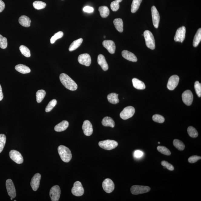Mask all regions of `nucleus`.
Listing matches in <instances>:
<instances>
[{
	"instance_id": "obj_30",
	"label": "nucleus",
	"mask_w": 201,
	"mask_h": 201,
	"mask_svg": "<svg viewBox=\"0 0 201 201\" xmlns=\"http://www.w3.org/2000/svg\"><path fill=\"white\" fill-rule=\"evenodd\" d=\"M98 11L100 13V15L103 18H105L108 17L110 14V10L106 6H101L99 8Z\"/></svg>"
},
{
	"instance_id": "obj_22",
	"label": "nucleus",
	"mask_w": 201,
	"mask_h": 201,
	"mask_svg": "<svg viewBox=\"0 0 201 201\" xmlns=\"http://www.w3.org/2000/svg\"><path fill=\"white\" fill-rule=\"evenodd\" d=\"M69 125L68 121L64 120L56 125L54 127V130L57 132H61L65 130Z\"/></svg>"
},
{
	"instance_id": "obj_1",
	"label": "nucleus",
	"mask_w": 201,
	"mask_h": 201,
	"mask_svg": "<svg viewBox=\"0 0 201 201\" xmlns=\"http://www.w3.org/2000/svg\"><path fill=\"white\" fill-rule=\"evenodd\" d=\"M59 78L61 83L66 88L72 91L77 90V84L67 74H60Z\"/></svg>"
},
{
	"instance_id": "obj_35",
	"label": "nucleus",
	"mask_w": 201,
	"mask_h": 201,
	"mask_svg": "<svg viewBox=\"0 0 201 201\" xmlns=\"http://www.w3.org/2000/svg\"><path fill=\"white\" fill-rule=\"evenodd\" d=\"M187 132L189 137L192 138H196L198 136V133L195 128L189 126L188 128Z\"/></svg>"
},
{
	"instance_id": "obj_41",
	"label": "nucleus",
	"mask_w": 201,
	"mask_h": 201,
	"mask_svg": "<svg viewBox=\"0 0 201 201\" xmlns=\"http://www.w3.org/2000/svg\"><path fill=\"white\" fill-rule=\"evenodd\" d=\"M57 100H56L53 99L52 100L50 101L49 103L48 104V105H47L46 109H45V111L46 112L48 113L50 111H51L52 110L53 108L56 106V105L57 104Z\"/></svg>"
},
{
	"instance_id": "obj_6",
	"label": "nucleus",
	"mask_w": 201,
	"mask_h": 201,
	"mask_svg": "<svg viewBox=\"0 0 201 201\" xmlns=\"http://www.w3.org/2000/svg\"><path fill=\"white\" fill-rule=\"evenodd\" d=\"M135 110L132 106H128L125 108L120 114V117L123 120H127L133 116Z\"/></svg>"
},
{
	"instance_id": "obj_14",
	"label": "nucleus",
	"mask_w": 201,
	"mask_h": 201,
	"mask_svg": "<svg viewBox=\"0 0 201 201\" xmlns=\"http://www.w3.org/2000/svg\"><path fill=\"white\" fill-rule=\"evenodd\" d=\"M151 12L153 25L156 28H158L160 21L159 13L154 6H152Z\"/></svg>"
},
{
	"instance_id": "obj_46",
	"label": "nucleus",
	"mask_w": 201,
	"mask_h": 201,
	"mask_svg": "<svg viewBox=\"0 0 201 201\" xmlns=\"http://www.w3.org/2000/svg\"><path fill=\"white\" fill-rule=\"evenodd\" d=\"M161 164L165 168H167V169L170 170V171H172L174 170V166L171 164L168 163V162L165 161V160H163V161H162Z\"/></svg>"
},
{
	"instance_id": "obj_17",
	"label": "nucleus",
	"mask_w": 201,
	"mask_h": 201,
	"mask_svg": "<svg viewBox=\"0 0 201 201\" xmlns=\"http://www.w3.org/2000/svg\"><path fill=\"white\" fill-rule=\"evenodd\" d=\"M82 129L84 134L87 136H90L93 133V128L91 123L86 120L84 121L83 124Z\"/></svg>"
},
{
	"instance_id": "obj_16",
	"label": "nucleus",
	"mask_w": 201,
	"mask_h": 201,
	"mask_svg": "<svg viewBox=\"0 0 201 201\" xmlns=\"http://www.w3.org/2000/svg\"><path fill=\"white\" fill-rule=\"evenodd\" d=\"M78 61L81 64L87 66L90 65L91 63V59L90 55L87 53L79 55L78 58Z\"/></svg>"
},
{
	"instance_id": "obj_52",
	"label": "nucleus",
	"mask_w": 201,
	"mask_h": 201,
	"mask_svg": "<svg viewBox=\"0 0 201 201\" xmlns=\"http://www.w3.org/2000/svg\"><path fill=\"white\" fill-rule=\"evenodd\" d=\"M12 199H13L12 198H11V200H12Z\"/></svg>"
},
{
	"instance_id": "obj_44",
	"label": "nucleus",
	"mask_w": 201,
	"mask_h": 201,
	"mask_svg": "<svg viewBox=\"0 0 201 201\" xmlns=\"http://www.w3.org/2000/svg\"><path fill=\"white\" fill-rule=\"evenodd\" d=\"M152 119L156 122L162 124L164 122L165 118L159 114H155L152 117Z\"/></svg>"
},
{
	"instance_id": "obj_13",
	"label": "nucleus",
	"mask_w": 201,
	"mask_h": 201,
	"mask_svg": "<svg viewBox=\"0 0 201 201\" xmlns=\"http://www.w3.org/2000/svg\"><path fill=\"white\" fill-rule=\"evenodd\" d=\"M182 98L185 104L188 106L192 104L193 100V95L191 91L187 90L184 92L182 95Z\"/></svg>"
},
{
	"instance_id": "obj_34",
	"label": "nucleus",
	"mask_w": 201,
	"mask_h": 201,
	"mask_svg": "<svg viewBox=\"0 0 201 201\" xmlns=\"http://www.w3.org/2000/svg\"><path fill=\"white\" fill-rule=\"evenodd\" d=\"M173 145L178 150H184L185 146L183 143L178 139H174L173 141Z\"/></svg>"
},
{
	"instance_id": "obj_37",
	"label": "nucleus",
	"mask_w": 201,
	"mask_h": 201,
	"mask_svg": "<svg viewBox=\"0 0 201 201\" xmlns=\"http://www.w3.org/2000/svg\"><path fill=\"white\" fill-rule=\"evenodd\" d=\"M34 7L35 9L40 10L44 8L46 6V3L40 1H35L33 3Z\"/></svg>"
},
{
	"instance_id": "obj_25",
	"label": "nucleus",
	"mask_w": 201,
	"mask_h": 201,
	"mask_svg": "<svg viewBox=\"0 0 201 201\" xmlns=\"http://www.w3.org/2000/svg\"><path fill=\"white\" fill-rule=\"evenodd\" d=\"M15 69L18 72L22 74H28L31 72L30 68L22 64L17 65L15 66Z\"/></svg>"
},
{
	"instance_id": "obj_26",
	"label": "nucleus",
	"mask_w": 201,
	"mask_h": 201,
	"mask_svg": "<svg viewBox=\"0 0 201 201\" xmlns=\"http://www.w3.org/2000/svg\"><path fill=\"white\" fill-rule=\"evenodd\" d=\"M115 28L118 31L122 32L124 31V23L121 18L115 19L113 21Z\"/></svg>"
},
{
	"instance_id": "obj_27",
	"label": "nucleus",
	"mask_w": 201,
	"mask_h": 201,
	"mask_svg": "<svg viewBox=\"0 0 201 201\" xmlns=\"http://www.w3.org/2000/svg\"><path fill=\"white\" fill-rule=\"evenodd\" d=\"M102 124L103 125L106 127H114L115 124L113 120L109 117H106L102 120Z\"/></svg>"
},
{
	"instance_id": "obj_20",
	"label": "nucleus",
	"mask_w": 201,
	"mask_h": 201,
	"mask_svg": "<svg viewBox=\"0 0 201 201\" xmlns=\"http://www.w3.org/2000/svg\"><path fill=\"white\" fill-rule=\"evenodd\" d=\"M122 55L124 59L132 62H137V57L133 53L127 50H124L122 52Z\"/></svg>"
},
{
	"instance_id": "obj_8",
	"label": "nucleus",
	"mask_w": 201,
	"mask_h": 201,
	"mask_svg": "<svg viewBox=\"0 0 201 201\" xmlns=\"http://www.w3.org/2000/svg\"><path fill=\"white\" fill-rule=\"evenodd\" d=\"M61 194V189L59 186L56 185L52 187L50 192V196L51 201H59Z\"/></svg>"
},
{
	"instance_id": "obj_15",
	"label": "nucleus",
	"mask_w": 201,
	"mask_h": 201,
	"mask_svg": "<svg viewBox=\"0 0 201 201\" xmlns=\"http://www.w3.org/2000/svg\"><path fill=\"white\" fill-rule=\"evenodd\" d=\"M179 77L176 75L172 76L168 80L167 87L168 90H174L177 86L179 82Z\"/></svg>"
},
{
	"instance_id": "obj_24",
	"label": "nucleus",
	"mask_w": 201,
	"mask_h": 201,
	"mask_svg": "<svg viewBox=\"0 0 201 201\" xmlns=\"http://www.w3.org/2000/svg\"><path fill=\"white\" fill-rule=\"evenodd\" d=\"M132 83L134 87L137 90H143L145 88L146 86L144 83L136 78L133 79Z\"/></svg>"
},
{
	"instance_id": "obj_32",
	"label": "nucleus",
	"mask_w": 201,
	"mask_h": 201,
	"mask_svg": "<svg viewBox=\"0 0 201 201\" xmlns=\"http://www.w3.org/2000/svg\"><path fill=\"white\" fill-rule=\"evenodd\" d=\"M142 0H133L131 5V12L133 13H135L139 9Z\"/></svg>"
},
{
	"instance_id": "obj_28",
	"label": "nucleus",
	"mask_w": 201,
	"mask_h": 201,
	"mask_svg": "<svg viewBox=\"0 0 201 201\" xmlns=\"http://www.w3.org/2000/svg\"><path fill=\"white\" fill-rule=\"evenodd\" d=\"M118 94L115 93L110 94L108 95L107 98L110 103L116 104L119 103Z\"/></svg>"
},
{
	"instance_id": "obj_7",
	"label": "nucleus",
	"mask_w": 201,
	"mask_h": 201,
	"mask_svg": "<svg viewBox=\"0 0 201 201\" xmlns=\"http://www.w3.org/2000/svg\"><path fill=\"white\" fill-rule=\"evenodd\" d=\"M84 190L81 183L79 181H76L74 183V187L72 189V193L76 196H81L83 195Z\"/></svg>"
},
{
	"instance_id": "obj_49",
	"label": "nucleus",
	"mask_w": 201,
	"mask_h": 201,
	"mask_svg": "<svg viewBox=\"0 0 201 201\" xmlns=\"http://www.w3.org/2000/svg\"><path fill=\"white\" fill-rule=\"evenodd\" d=\"M83 11L85 12L92 13L93 12L94 9L93 8L90 6H87L84 8Z\"/></svg>"
},
{
	"instance_id": "obj_50",
	"label": "nucleus",
	"mask_w": 201,
	"mask_h": 201,
	"mask_svg": "<svg viewBox=\"0 0 201 201\" xmlns=\"http://www.w3.org/2000/svg\"><path fill=\"white\" fill-rule=\"evenodd\" d=\"M5 8V4L4 2L0 0V12H2Z\"/></svg>"
},
{
	"instance_id": "obj_29",
	"label": "nucleus",
	"mask_w": 201,
	"mask_h": 201,
	"mask_svg": "<svg viewBox=\"0 0 201 201\" xmlns=\"http://www.w3.org/2000/svg\"><path fill=\"white\" fill-rule=\"evenodd\" d=\"M83 40L82 38H80L79 39L76 40L73 42L70 46L69 50L70 51H72L77 49L81 46Z\"/></svg>"
},
{
	"instance_id": "obj_42",
	"label": "nucleus",
	"mask_w": 201,
	"mask_h": 201,
	"mask_svg": "<svg viewBox=\"0 0 201 201\" xmlns=\"http://www.w3.org/2000/svg\"><path fill=\"white\" fill-rule=\"evenodd\" d=\"M157 149L159 152L163 155L169 156L171 154V152L166 147L163 146H158Z\"/></svg>"
},
{
	"instance_id": "obj_31",
	"label": "nucleus",
	"mask_w": 201,
	"mask_h": 201,
	"mask_svg": "<svg viewBox=\"0 0 201 201\" xmlns=\"http://www.w3.org/2000/svg\"><path fill=\"white\" fill-rule=\"evenodd\" d=\"M201 40V29L199 28L194 36L193 41V46L194 47H197L198 46Z\"/></svg>"
},
{
	"instance_id": "obj_33",
	"label": "nucleus",
	"mask_w": 201,
	"mask_h": 201,
	"mask_svg": "<svg viewBox=\"0 0 201 201\" xmlns=\"http://www.w3.org/2000/svg\"><path fill=\"white\" fill-rule=\"evenodd\" d=\"M46 95V92L44 90H41L38 91L36 92V96L37 103H40L44 98Z\"/></svg>"
},
{
	"instance_id": "obj_10",
	"label": "nucleus",
	"mask_w": 201,
	"mask_h": 201,
	"mask_svg": "<svg viewBox=\"0 0 201 201\" xmlns=\"http://www.w3.org/2000/svg\"><path fill=\"white\" fill-rule=\"evenodd\" d=\"M186 28L184 26H182L177 29L174 38L175 41L183 43L185 38Z\"/></svg>"
},
{
	"instance_id": "obj_51",
	"label": "nucleus",
	"mask_w": 201,
	"mask_h": 201,
	"mask_svg": "<svg viewBox=\"0 0 201 201\" xmlns=\"http://www.w3.org/2000/svg\"><path fill=\"white\" fill-rule=\"evenodd\" d=\"M4 98V95L2 92V88L0 84V101L3 100Z\"/></svg>"
},
{
	"instance_id": "obj_23",
	"label": "nucleus",
	"mask_w": 201,
	"mask_h": 201,
	"mask_svg": "<svg viewBox=\"0 0 201 201\" xmlns=\"http://www.w3.org/2000/svg\"><path fill=\"white\" fill-rule=\"evenodd\" d=\"M19 22L22 26L28 27H30L31 21L30 18L27 16L22 15L19 18Z\"/></svg>"
},
{
	"instance_id": "obj_36",
	"label": "nucleus",
	"mask_w": 201,
	"mask_h": 201,
	"mask_svg": "<svg viewBox=\"0 0 201 201\" xmlns=\"http://www.w3.org/2000/svg\"><path fill=\"white\" fill-rule=\"evenodd\" d=\"M19 50L24 56L27 58L30 57L31 56L30 51L26 46L21 45L19 47Z\"/></svg>"
},
{
	"instance_id": "obj_21",
	"label": "nucleus",
	"mask_w": 201,
	"mask_h": 201,
	"mask_svg": "<svg viewBox=\"0 0 201 201\" xmlns=\"http://www.w3.org/2000/svg\"><path fill=\"white\" fill-rule=\"evenodd\" d=\"M97 61H98V64L101 66L103 70L104 71L108 70V64L104 55L101 54L99 55Z\"/></svg>"
},
{
	"instance_id": "obj_3",
	"label": "nucleus",
	"mask_w": 201,
	"mask_h": 201,
	"mask_svg": "<svg viewBox=\"0 0 201 201\" xmlns=\"http://www.w3.org/2000/svg\"><path fill=\"white\" fill-rule=\"evenodd\" d=\"M143 35L145 40L146 45L147 48L151 50L155 49V40L152 32L150 31L146 30L144 32Z\"/></svg>"
},
{
	"instance_id": "obj_48",
	"label": "nucleus",
	"mask_w": 201,
	"mask_h": 201,
	"mask_svg": "<svg viewBox=\"0 0 201 201\" xmlns=\"http://www.w3.org/2000/svg\"><path fill=\"white\" fill-rule=\"evenodd\" d=\"M143 152L139 150H136L134 153V157L137 158H141L143 156Z\"/></svg>"
},
{
	"instance_id": "obj_45",
	"label": "nucleus",
	"mask_w": 201,
	"mask_h": 201,
	"mask_svg": "<svg viewBox=\"0 0 201 201\" xmlns=\"http://www.w3.org/2000/svg\"><path fill=\"white\" fill-rule=\"evenodd\" d=\"M194 88H195L196 93L197 96L199 97H201V84L198 81H196L194 84Z\"/></svg>"
},
{
	"instance_id": "obj_38",
	"label": "nucleus",
	"mask_w": 201,
	"mask_h": 201,
	"mask_svg": "<svg viewBox=\"0 0 201 201\" xmlns=\"http://www.w3.org/2000/svg\"><path fill=\"white\" fill-rule=\"evenodd\" d=\"M122 1L123 0H116L112 2L110 5L112 10L114 12L117 11L120 7L119 3Z\"/></svg>"
},
{
	"instance_id": "obj_5",
	"label": "nucleus",
	"mask_w": 201,
	"mask_h": 201,
	"mask_svg": "<svg viewBox=\"0 0 201 201\" xmlns=\"http://www.w3.org/2000/svg\"><path fill=\"white\" fill-rule=\"evenodd\" d=\"M150 188L148 186L134 185L131 187V193L134 195L145 193L150 192Z\"/></svg>"
},
{
	"instance_id": "obj_4",
	"label": "nucleus",
	"mask_w": 201,
	"mask_h": 201,
	"mask_svg": "<svg viewBox=\"0 0 201 201\" xmlns=\"http://www.w3.org/2000/svg\"><path fill=\"white\" fill-rule=\"evenodd\" d=\"M98 145L100 147L105 150H111L117 147L118 143L114 140H106L100 142Z\"/></svg>"
},
{
	"instance_id": "obj_43",
	"label": "nucleus",
	"mask_w": 201,
	"mask_h": 201,
	"mask_svg": "<svg viewBox=\"0 0 201 201\" xmlns=\"http://www.w3.org/2000/svg\"><path fill=\"white\" fill-rule=\"evenodd\" d=\"M7 38L0 35V48L2 49H5L7 48Z\"/></svg>"
},
{
	"instance_id": "obj_47",
	"label": "nucleus",
	"mask_w": 201,
	"mask_h": 201,
	"mask_svg": "<svg viewBox=\"0 0 201 201\" xmlns=\"http://www.w3.org/2000/svg\"><path fill=\"white\" fill-rule=\"evenodd\" d=\"M201 159V157L198 156L197 155H194L189 157V159H188V161L190 163H194L197 162L198 160Z\"/></svg>"
},
{
	"instance_id": "obj_11",
	"label": "nucleus",
	"mask_w": 201,
	"mask_h": 201,
	"mask_svg": "<svg viewBox=\"0 0 201 201\" xmlns=\"http://www.w3.org/2000/svg\"><path fill=\"white\" fill-rule=\"evenodd\" d=\"M6 186L8 194L11 198L14 199L16 196V192L13 182L10 179L6 181Z\"/></svg>"
},
{
	"instance_id": "obj_9",
	"label": "nucleus",
	"mask_w": 201,
	"mask_h": 201,
	"mask_svg": "<svg viewBox=\"0 0 201 201\" xmlns=\"http://www.w3.org/2000/svg\"><path fill=\"white\" fill-rule=\"evenodd\" d=\"M9 155L11 159L18 164H21L23 163V157L20 152L18 151L15 150H11Z\"/></svg>"
},
{
	"instance_id": "obj_12",
	"label": "nucleus",
	"mask_w": 201,
	"mask_h": 201,
	"mask_svg": "<svg viewBox=\"0 0 201 201\" xmlns=\"http://www.w3.org/2000/svg\"><path fill=\"white\" fill-rule=\"evenodd\" d=\"M102 186L104 190L108 193L112 192L114 189V183L113 181L109 178H107L103 181Z\"/></svg>"
},
{
	"instance_id": "obj_40",
	"label": "nucleus",
	"mask_w": 201,
	"mask_h": 201,
	"mask_svg": "<svg viewBox=\"0 0 201 201\" xmlns=\"http://www.w3.org/2000/svg\"><path fill=\"white\" fill-rule=\"evenodd\" d=\"M6 137L4 134H0V153L4 150L6 142Z\"/></svg>"
},
{
	"instance_id": "obj_19",
	"label": "nucleus",
	"mask_w": 201,
	"mask_h": 201,
	"mask_svg": "<svg viewBox=\"0 0 201 201\" xmlns=\"http://www.w3.org/2000/svg\"><path fill=\"white\" fill-rule=\"evenodd\" d=\"M103 45L111 54H114L116 51V45L112 40H104L103 42Z\"/></svg>"
},
{
	"instance_id": "obj_39",
	"label": "nucleus",
	"mask_w": 201,
	"mask_h": 201,
	"mask_svg": "<svg viewBox=\"0 0 201 201\" xmlns=\"http://www.w3.org/2000/svg\"><path fill=\"white\" fill-rule=\"evenodd\" d=\"M63 36H64V33L63 32H58L57 33L54 34V35L50 39V43L51 44L54 43L57 40L62 38Z\"/></svg>"
},
{
	"instance_id": "obj_2",
	"label": "nucleus",
	"mask_w": 201,
	"mask_h": 201,
	"mask_svg": "<svg viewBox=\"0 0 201 201\" xmlns=\"http://www.w3.org/2000/svg\"><path fill=\"white\" fill-rule=\"evenodd\" d=\"M58 151L61 160L65 163H69L72 159V153L68 147L60 145L58 147Z\"/></svg>"
},
{
	"instance_id": "obj_18",
	"label": "nucleus",
	"mask_w": 201,
	"mask_h": 201,
	"mask_svg": "<svg viewBox=\"0 0 201 201\" xmlns=\"http://www.w3.org/2000/svg\"><path fill=\"white\" fill-rule=\"evenodd\" d=\"M41 176L39 173H36L32 178L31 186L34 191H36L39 187Z\"/></svg>"
},
{
	"instance_id": "obj_54",
	"label": "nucleus",
	"mask_w": 201,
	"mask_h": 201,
	"mask_svg": "<svg viewBox=\"0 0 201 201\" xmlns=\"http://www.w3.org/2000/svg\"><path fill=\"white\" fill-rule=\"evenodd\" d=\"M105 38V36H104V38Z\"/></svg>"
},
{
	"instance_id": "obj_53",
	"label": "nucleus",
	"mask_w": 201,
	"mask_h": 201,
	"mask_svg": "<svg viewBox=\"0 0 201 201\" xmlns=\"http://www.w3.org/2000/svg\"><path fill=\"white\" fill-rule=\"evenodd\" d=\"M158 144H160V142H158Z\"/></svg>"
}]
</instances>
